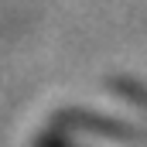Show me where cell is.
<instances>
[{"mask_svg": "<svg viewBox=\"0 0 147 147\" xmlns=\"http://www.w3.org/2000/svg\"><path fill=\"white\" fill-rule=\"evenodd\" d=\"M113 89H116L120 96H127V99H134L137 106H144V110H147V89H140L137 82H127V79H116V82H113Z\"/></svg>", "mask_w": 147, "mask_h": 147, "instance_id": "obj_2", "label": "cell"}, {"mask_svg": "<svg viewBox=\"0 0 147 147\" xmlns=\"http://www.w3.org/2000/svg\"><path fill=\"white\" fill-rule=\"evenodd\" d=\"M51 123L62 134H89V137H106V140H120V144L147 147L144 130H137L130 123H116L110 116H99V113H89V110H58Z\"/></svg>", "mask_w": 147, "mask_h": 147, "instance_id": "obj_1", "label": "cell"}, {"mask_svg": "<svg viewBox=\"0 0 147 147\" xmlns=\"http://www.w3.org/2000/svg\"><path fill=\"white\" fill-rule=\"evenodd\" d=\"M31 147H79V144H72V140H69V137H62V134H48V137L41 134Z\"/></svg>", "mask_w": 147, "mask_h": 147, "instance_id": "obj_3", "label": "cell"}]
</instances>
